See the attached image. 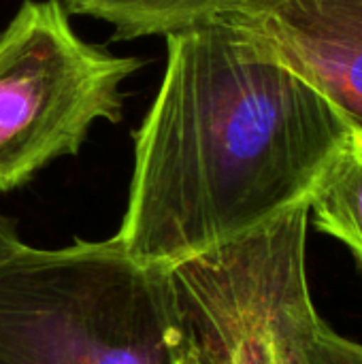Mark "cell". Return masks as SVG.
I'll return each mask as SVG.
<instances>
[{
	"mask_svg": "<svg viewBox=\"0 0 362 364\" xmlns=\"http://www.w3.org/2000/svg\"><path fill=\"white\" fill-rule=\"evenodd\" d=\"M164 38L113 239L137 262L173 269L307 200L352 128L220 19Z\"/></svg>",
	"mask_w": 362,
	"mask_h": 364,
	"instance_id": "1",
	"label": "cell"
},
{
	"mask_svg": "<svg viewBox=\"0 0 362 364\" xmlns=\"http://www.w3.org/2000/svg\"><path fill=\"white\" fill-rule=\"evenodd\" d=\"M307 203L314 226L341 241L362 271V136L358 132L352 130L329 162Z\"/></svg>",
	"mask_w": 362,
	"mask_h": 364,
	"instance_id": "6",
	"label": "cell"
},
{
	"mask_svg": "<svg viewBox=\"0 0 362 364\" xmlns=\"http://www.w3.org/2000/svg\"><path fill=\"white\" fill-rule=\"evenodd\" d=\"M213 19L316 90L362 136V0H230Z\"/></svg>",
	"mask_w": 362,
	"mask_h": 364,
	"instance_id": "5",
	"label": "cell"
},
{
	"mask_svg": "<svg viewBox=\"0 0 362 364\" xmlns=\"http://www.w3.org/2000/svg\"><path fill=\"white\" fill-rule=\"evenodd\" d=\"M309 203L171 271L186 324L230 364H316L320 316L307 282Z\"/></svg>",
	"mask_w": 362,
	"mask_h": 364,
	"instance_id": "4",
	"label": "cell"
},
{
	"mask_svg": "<svg viewBox=\"0 0 362 364\" xmlns=\"http://www.w3.org/2000/svg\"><path fill=\"white\" fill-rule=\"evenodd\" d=\"M23 247L26 243L21 241L15 222L0 213V264L15 258L19 252H23Z\"/></svg>",
	"mask_w": 362,
	"mask_h": 364,
	"instance_id": "10",
	"label": "cell"
},
{
	"mask_svg": "<svg viewBox=\"0 0 362 364\" xmlns=\"http://www.w3.org/2000/svg\"><path fill=\"white\" fill-rule=\"evenodd\" d=\"M186 328H188V346H186L181 364H230L213 339L192 328L190 324H186Z\"/></svg>",
	"mask_w": 362,
	"mask_h": 364,
	"instance_id": "9",
	"label": "cell"
},
{
	"mask_svg": "<svg viewBox=\"0 0 362 364\" xmlns=\"http://www.w3.org/2000/svg\"><path fill=\"white\" fill-rule=\"evenodd\" d=\"M186 346L171 271L113 237L0 264V364H181Z\"/></svg>",
	"mask_w": 362,
	"mask_h": 364,
	"instance_id": "2",
	"label": "cell"
},
{
	"mask_svg": "<svg viewBox=\"0 0 362 364\" xmlns=\"http://www.w3.org/2000/svg\"><path fill=\"white\" fill-rule=\"evenodd\" d=\"M66 9L113 28V38L169 36L218 17L230 0H64Z\"/></svg>",
	"mask_w": 362,
	"mask_h": 364,
	"instance_id": "7",
	"label": "cell"
},
{
	"mask_svg": "<svg viewBox=\"0 0 362 364\" xmlns=\"http://www.w3.org/2000/svg\"><path fill=\"white\" fill-rule=\"evenodd\" d=\"M316 364H362V343L337 335L322 318L314 335Z\"/></svg>",
	"mask_w": 362,
	"mask_h": 364,
	"instance_id": "8",
	"label": "cell"
},
{
	"mask_svg": "<svg viewBox=\"0 0 362 364\" xmlns=\"http://www.w3.org/2000/svg\"><path fill=\"white\" fill-rule=\"evenodd\" d=\"M141 66L81 38L62 0H23L0 32V192L77 156L96 122L119 124Z\"/></svg>",
	"mask_w": 362,
	"mask_h": 364,
	"instance_id": "3",
	"label": "cell"
}]
</instances>
